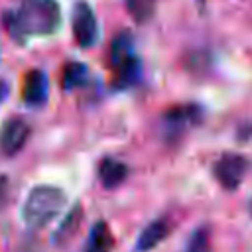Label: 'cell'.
I'll list each match as a JSON object with an SVG mask.
<instances>
[{"label":"cell","mask_w":252,"mask_h":252,"mask_svg":"<svg viewBox=\"0 0 252 252\" xmlns=\"http://www.w3.org/2000/svg\"><path fill=\"white\" fill-rule=\"evenodd\" d=\"M6 30L12 37L49 35L59 28L61 10L55 0H24L16 14L4 16Z\"/></svg>","instance_id":"obj_1"},{"label":"cell","mask_w":252,"mask_h":252,"mask_svg":"<svg viewBox=\"0 0 252 252\" xmlns=\"http://www.w3.org/2000/svg\"><path fill=\"white\" fill-rule=\"evenodd\" d=\"M65 203L67 197L59 187L37 185L30 191L22 207V219L30 228H41L63 211Z\"/></svg>","instance_id":"obj_2"},{"label":"cell","mask_w":252,"mask_h":252,"mask_svg":"<svg viewBox=\"0 0 252 252\" xmlns=\"http://www.w3.org/2000/svg\"><path fill=\"white\" fill-rule=\"evenodd\" d=\"M246 171H248V159L240 154H224L213 165V173L217 181L224 189H230V191L240 185Z\"/></svg>","instance_id":"obj_3"},{"label":"cell","mask_w":252,"mask_h":252,"mask_svg":"<svg viewBox=\"0 0 252 252\" xmlns=\"http://www.w3.org/2000/svg\"><path fill=\"white\" fill-rule=\"evenodd\" d=\"M73 35L81 47H91L96 41V18L87 2H77L73 8Z\"/></svg>","instance_id":"obj_4"},{"label":"cell","mask_w":252,"mask_h":252,"mask_svg":"<svg viewBox=\"0 0 252 252\" xmlns=\"http://www.w3.org/2000/svg\"><path fill=\"white\" fill-rule=\"evenodd\" d=\"M199 120H201V108L195 104L171 106L163 114V126L167 136H181L189 126L197 124Z\"/></svg>","instance_id":"obj_5"},{"label":"cell","mask_w":252,"mask_h":252,"mask_svg":"<svg viewBox=\"0 0 252 252\" xmlns=\"http://www.w3.org/2000/svg\"><path fill=\"white\" fill-rule=\"evenodd\" d=\"M30 138V124L24 118H10L0 130V150L6 156L18 154Z\"/></svg>","instance_id":"obj_6"},{"label":"cell","mask_w":252,"mask_h":252,"mask_svg":"<svg viewBox=\"0 0 252 252\" xmlns=\"http://www.w3.org/2000/svg\"><path fill=\"white\" fill-rule=\"evenodd\" d=\"M47 77L39 69H32L24 77L22 85V98L30 106H39L47 100Z\"/></svg>","instance_id":"obj_7"},{"label":"cell","mask_w":252,"mask_h":252,"mask_svg":"<svg viewBox=\"0 0 252 252\" xmlns=\"http://www.w3.org/2000/svg\"><path fill=\"white\" fill-rule=\"evenodd\" d=\"M169 234V222L159 219V220H154L150 222L138 236V242H136V252H150L154 250L165 236Z\"/></svg>","instance_id":"obj_8"},{"label":"cell","mask_w":252,"mask_h":252,"mask_svg":"<svg viewBox=\"0 0 252 252\" xmlns=\"http://www.w3.org/2000/svg\"><path fill=\"white\" fill-rule=\"evenodd\" d=\"M140 75H142V63L136 55H132L130 59H126L114 67L112 85H114V89H128L140 79Z\"/></svg>","instance_id":"obj_9"},{"label":"cell","mask_w":252,"mask_h":252,"mask_svg":"<svg viewBox=\"0 0 252 252\" xmlns=\"http://www.w3.org/2000/svg\"><path fill=\"white\" fill-rule=\"evenodd\" d=\"M126 175H128V167L118 159L104 158L98 165V177H100L102 187H106V189L118 187L126 179Z\"/></svg>","instance_id":"obj_10"},{"label":"cell","mask_w":252,"mask_h":252,"mask_svg":"<svg viewBox=\"0 0 252 252\" xmlns=\"http://www.w3.org/2000/svg\"><path fill=\"white\" fill-rule=\"evenodd\" d=\"M114 248V236L104 220H98L93 224L89 234V244L85 252H110Z\"/></svg>","instance_id":"obj_11"},{"label":"cell","mask_w":252,"mask_h":252,"mask_svg":"<svg viewBox=\"0 0 252 252\" xmlns=\"http://www.w3.org/2000/svg\"><path fill=\"white\" fill-rule=\"evenodd\" d=\"M81 220H83V209H81V205H75V207L67 213L65 220L59 224L57 232L53 234V242H57L59 246H63L65 242H69V240L77 234V230H79V226H81Z\"/></svg>","instance_id":"obj_12"},{"label":"cell","mask_w":252,"mask_h":252,"mask_svg":"<svg viewBox=\"0 0 252 252\" xmlns=\"http://www.w3.org/2000/svg\"><path fill=\"white\" fill-rule=\"evenodd\" d=\"M134 53H132V35L128 32H120L114 39H112V45H110V63H112V69L116 65H120L122 61L130 59Z\"/></svg>","instance_id":"obj_13"},{"label":"cell","mask_w":252,"mask_h":252,"mask_svg":"<svg viewBox=\"0 0 252 252\" xmlns=\"http://www.w3.org/2000/svg\"><path fill=\"white\" fill-rule=\"evenodd\" d=\"M87 75H89L87 65L79 63V61H71V63H67V65H65V69H63L61 85H63V89H65V91L75 89V87H81V85L85 83Z\"/></svg>","instance_id":"obj_14"},{"label":"cell","mask_w":252,"mask_h":252,"mask_svg":"<svg viewBox=\"0 0 252 252\" xmlns=\"http://www.w3.org/2000/svg\"><path fill=\"white\" fill-rule=\"evenodd\" d=\"M126 8H128V14L138 24H144L146 20L152 18L154 8H156V0H126Z\"/></svg>","instance_id":"obj_15"},{"label":"cell","mask_w":252,"mask_h":252,"mask_svg":"<svg viewBox=\"0 0 252 252\" xmlns=\"http://www.w3.org/2000/svg\"><path fill=\"white\" fill-rule=\"evenodd\" d=\"M185 252H209V232L205 228H197L191 234Z\"/></svg>","instance_id":"obj_16"},{"label":"cell","mask_w":252,"mask_h":252,"mask_svg":"<svg viewBox=\"0 0 252 252\" xmlns=\"http://www.w3.org/2000/svg\"><path fill=\"white\" fill-rule=\"evenodd\" d=\"M6 96H8V85H6L4 81H0V102H2Z\"/></svg>","instance_id":"obj_17"},{"label":"cell","mask_w":252,"mask_h":252,"mask_svg":"<svg viewBox=\"0 0 252 252\" xmlns=\"http://www.w3.org/2000/svg\"><path fill=\"white\" fill-rule=\"evenodd\" d=\"M250 215H252V199H250Z\"/></svg>","instance_id":"obj_18"}]
</instances>
